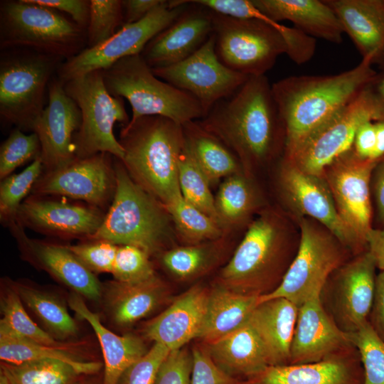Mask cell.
Wrapping results in <instances>:
<instances>
[{"mask_svg": "<svg viewBox=\"0 0 384 384\" xmlns=\"http://www.w3.org/2000/svg\"><path fill=\"white\" fill-rule=\"evenodd\" d=\"M213 35L219 60L247 76L265 75L278 57L287 53L281 33L257 19L234 18L213 12Z\"/></svg>", "mask_w": 384, "mask_h": 384, "instance_id": "8fae6325", "label": "cell"}, {"mask_svg": "<svg viewBox=\"0 0 384 384\" xmlns=\"http://www.w3.org/2000/svg\"><path fill=\"white\" fill-rule=\"evenodd\" d=\"M368 321L377 336L384 341V272L377 274L374 299Z\"/></svg>", "mask_w": 384, "mask_h": 384, "instance_id": "9f6ffc18", "label": "cell"}, {"mask_svg": "<svg viewBox=\"0 0 384 384\" xmlns=\"http://www.w3.org/2000/svg\"><path fill=\"white\" fill-rule=\"evenodd\" d=\"M117 187L98 230L88 240L133 245L150 256L165 251L176 235L165 206L139 186L114 157Z\"/></svg>", "mask_w": 384, "mask_h": 384, "instance_id": "5b68a950", "label": "cell"}, {"mask_svg": "<svg viewBox=\"0 0 384 384\" xmlns=\"http://www.w3.org/2000/svg\"><path fill=\"white\" fill-rule=\"evenodd\" d=\"M376 269L373 256L366 250L346 261L331 274L333 319L346 333L356 331L368 320Z\"/></svg>", "mask_w": 384, "mask_h": 384, "instance_id": "44dd1931", "label": "cell"}, {"mask_svg": "<svg viewBox=\"0 0 384 384\" xmlns=\"http://www.w3.org/2000/svg\"><path fill=\"white\" fill-rule=\"evenodd\" d=\"M223 237L213 241L171 247L161 253V262L170 273L179 279L197 277L218 260Z\"/></svg>", "mask_w": 384, "mask_h": 384, "instance_id": "8d00e7d4", "label": "cell"}, {"mask_svg": "<svg viewBox=\"0 0 384 384\" xmlns=\"http://www.w3.org/2000/svg\"><path fill=\"white\" fill-rule=\"evenodd\" d=\"M168 292L165 282L156 274L139 282H107L102 299L110 319L125 326L151 314L164 303Z\"/></svg>", "mask_w": 384, "mask_h": 384, "instance_id": "83f0119b", "label": "cell"}, {"mask_svg": "<svg viewBox=\"0 0 384 384\" xmlns=\"http://www.w3.org/2000/svg\"><path fill=\"white\" fill-rule=\"evenodd\" d=\"M372 202L375 206V219L380 228L384 226V156L378 160L370 178Z\"/></svg>", "mask_w": 384, "mask_h": 384, "instance_id": "11a10c76", "label": "cell"}, {"mask_svg": "<svg viewBox=\"0 0 384 384\" xmlns=\"http://www.w3.org/2000/svg\"><path fill=\"white\" fill-rule=\"evenodd\" d=\"M0 370L10 384H80L82 375L71 366L53 359L21 363L1 361Z\"/></svg>", "mask_w": 384, "mask_h": 384, "instance_id": "74e56055", "label": "cell"}, {"mask_svg": "<svg viewBox=\"0 0 384 384\" xmlns=\"http://www.w3.org/2000/svg\"><path fill=\"white\" fill-rule=\"evenodd\" d=\"M80 384H82V383Z\"/></svg>", "mask_w": 384, "mask_h": 384, "instance_id": "e7e4bbea", "label": "cell"}, {"mask_svg": "<svg viewBox=\"0 0 384 384\" xmlns=\"http://www.w3.org/2000/svg\"><path fill=\"white\" fill-rule=\"evenodd\" d=\"M164 206L171 218L176 235L188 245L215 240L225 235L216 220L188 203L182 196Z\"/></svg>", "mask_w": 384, "mask_h": 384, "instance_id": "f35d334b", "label": "cell"}, {"mask_svg": "<svg viewBox=\"0 0 384 384\" xmlns=\"http://www.w3.org/2000/svg\"><path fill=\"white\" fill-rule=\"evenodd\" d=\"M183 12L144 47L142 56L151 68L178 63L198 50L213 29V12L186 0Z\"/></svg>", "mask_w": 384, "mask_h": 384, "instance_id": "7402d4cb", "label": "cell"}, {"mask_svg": "<svg viewBox=\"0 0 384 384\" xmlns=\"http://www.w3.org/2000/svg\"><path fill=\"white\" fill-rule=\"evenodd\" d=\"M86 40L85 29L56 10L28 0L1 4V49L26 48L66 60L83 50Z\"/></svg>", "mask_w": 384, "mask_h": 384, "instance_id": "52a82bcc", "label": "cell"}, {"mask_svg": "<svg viewBox=\"0 0 384 384\" xmlns=\"http://www.w3.org/2000/svg\"><path fill=\"white\" fill-rule=\"evenodd\" d=\"M373 121H384V70L377 72L362 90Z\"/></svg>", "mask_w": 384, "mask_h": 384, "instance_id": "db71d44e", "label": "cell"}, {"mask_svg": "<svg viewBox=\"0 0 384 384\" xmlns=\"http://www.w3.org/2000/svg\"><path fill=\"white\" fill-rule=\"evenodd\" d=\"M298 309L287 299L274 298L258 303L249 318L270 366L289 363Z\"/></svg>", "mask_w": 384, "mask_h": 384, "instance_id": "4316f807", "label": "cell"}, {"mask_svg": "<svg viewBox=\"0 0 384 384\" xmlns=\"http://www.w3.org/2000/svg\"><path fill=\"white\" fill-rule=\"evenodd\" d=\"M353 346L349 334L325 309L321 294L299 307L289 364L318 362Z\"/></svg>", "mask_w": 384, "mask_h": 384, "instance_id": "603a6c76", "label": "cell"}, {"mask_svg": "<svg viewBox=\"0 0 384 384\" xmlns=\"http://www.w3.org/2000/svg\"><path fill=\"white\" fill-rule=\"evenodd\" d=\"M68 304L80 318L90 324L100 343L105 361L102 384H117L123 373L148 351L144 341L131 334L118 336L105 327L99 316L87 308L79 294L73 292Z\"/></svg>", "mask_w": 384, "mask_h": 384, "instance_id": "f546056e", "label": "cell"}, {"mask_svg": "<svg viewBox=\"0 0 384 384\" xmlns=\"http://www.w3.org/2000/svg\"><path fill=\"white\" fill-rule=\"evenodd\" d=\"M41 146L35 132L26 134L15 128L0 146V179L12 174L26 162L41 156Z\"/></svg>", "mask_w": 384, "mask_h": 384, "instance_id": "f6af8a7d", "label": "cell"}, {"mask_svg": "<svg viewBox=\"0 0 384 384\" xmlns=\"http://www.w3.org/2000/svg\"><path fill=\"white\" fill-rule=\"evenodd\" d=\"M354 348L318 362L271 366L245 384H363V369L358 351L352 356Z\"/></svg>", "mask_w": 384, "mask_h": 384, "instance_id": "cb8c5ba5", "label": "cell"}, {"mask_svg": "<svg viewBox=\"0 0 384 384\" xmlns=\"http://www.w3.org/2000/svg\"><path fill=\"white\" fill-rule=\"evenodd\" d=\"M122 162L142 188L168 205L181 196L178 161L185 146L183 126L162 116H144L122 126Z\"/></svg>", "mask_w": 384, "mask_h": 384, "instance_id": "277c9868", "label": "cell"}, {"mask_svg": "<svg viewBox=\"0 0 384 384\" xmlns=\"http://www.w3.org/2000/svg\"><path fill=\"white\" fill-rule=\"evenodd\" d=\"M124 25L122 1L91 0L87 27V48L96 46L113 36Z\"/></svg>", "mask_w": 384, "mask_h": 384, "instance_id": "ee69618b", "label": "cell"}, {"mask_svg": "<svg viewBox=\"0 0 384 384\" xmlns=\"http://www.w3.org/2000/svg\"><path fill=\"white\" fill-rule=\"evenodd\" d=\"M208 297L209 291L203 287H191L147 323L144 336L170 351L183 348L198 338L205 321Z\"/></svg>", "mask_w": 384, "mask_h": 384, "instance_id": "d4e9b609", "label": "cell"}, {"mask_svg": "<svg viewBox=\"0 0 384 384\" xmlns=\"http://www.w3.org/2000/svg\"><path fill=\"white\" fill-rule=\"evenodd\" d=\"M236 156L247 175L285 150V128L266 75L251 76L198 119Z\"/></svg>", "mask_w": 384, "mask_h": 384, "instance_id": "6da1fadb", "label": "cell"}, {"mask_svg": "<svg viewBox=\"0 0 384 384\" xmlns=\"http://www.w3.org/2000/svg\"><path fill=\"white\" fill-rule=\"evenodd\" d=\"M299 240L300 230L289 216L274 208L261 210L222 269L220 284L243 294H265L272 284H280Z\"/></svg>", "mask_w": 384, "mask_h": 384, "instance_id": "3957f363", "label": "cell"}, {"mask_svg": "<svg viewBox=\"0 0 384 384\" xmlns=\"http://www.w3.org/2000/svg\"><path fill=\"white\" fill-rule=\"evenodd\" d=\"M368 251L373 256L376 267L384 272V226L373 228L367 236Z\"/></svg>", "mask_w": 384, "mask_h": 384, "instance_id": "91938a15", "label": "cell"}, {"mask_svg": "<svg viewBox=\"0 0 384 384\" xmlns=\"http://www.w3.org/2000/svg\"><path fill=\"white\" fill-rule=\"evenodd\" d=\"M191 384H245L218 366L206 349L195 347L192 351Z\"/></svg>", "mask_w": 384, "mask_h": 384, "instance_id": "f907efd6", "label": "cell"}, {"mask_svg": "<svg viewBox=\"0 0 384 384\" xmlns=\"http://www.w3.org/2000/svg\"><path fill=\"white\" fill-rule=\"evenodd\" d=\"M348 334L363 365V384H384V341L377 336L368 321Z\"/></svg>", "mask_w": 384, "mask_h": 384, "instance_id": "7bdbcfd3", "label": "cell"}, {"mask_svg": "<svg viewBox=\"0 0 384 384\" xmlns=\"http://www.w3.org/2000/svg\"><path fill=\"white\" fill-rule=\"evenodd\" d=\"M370 60L330 75H294L272 85L285 128L284 158L290 157L332 115L356 98L377 73Z\"/></svg>", "mask_w": 384, "mask_h": 384, "instance_id": "7a4b0ae2", "label": "cell"}, {"mask_svg": "<svg viewBox=\"0 0 384 384\" xmlns=\"http://www.w3.org/2000/svg\"><path fill=\"white\" fill-rule=\"evenodd\" d=\"M48 102L35 123L40 141L43 171L68 165L76 158L74 137L81 124V112L58 78L48 85Z\"/></svg>", "mask_w": 384, "mask_h": 384, "instance_id": "d6986e66", "label": "cell"}, {"mask_svg": "<svg viewBox=\"0 0 384 384\" xmlns=\"http://www.w3.org/2000/svg\"><path fill=\"white\" fill-rule=\"evenodd\" d=\"M170 351L163 344L154 343L123 373L117 384H154L159 368Z\"/></svg>", "mask_w": 384, "mask_h": 384, "instance_id": "c3c4849f", "label": "cell"}, {"mask_svg": "<svg viewBox=\"0 0 384 384\" xmlns=\"http://www.w3.org/2000/svg\"><path fill=\"white\" fill-rule=\"evenodd\" d=\"M68 247L93 273H112L118 245L103 240H83Z\"/></svg>", "mask_w": 384, "mask_h": 384, "instance_id": "7dc6e473", "label": "cell"}, {"mask_svg": "<svg viewBox=\"0 0 384 384\" xmlns=\"http://www.w3.org/2000/svg\"><path fill=\"white\" fill-rule=\"evenodd\" d=\"M0 384H10L4 374L0 370Z\"/></svg>", "mask_w": 384, "mask_h": 384, "instance_id": "be15d7a7", "label": "cell"}, {"mask_svg": "<svg viewBox=\"0 0 384 384\" xmlns=\"http://www.w3.org/2000/svg\"><path fill=\"white\" fill-rule=\"evenodd\" d=\"M150 255L133 245H118L112 274L114 280L134 283L156 275Z\"/></svg>", "mask_w": 384, "mask_h": 384, "instance_id": "bcb514c9", "label": "cell"}, {"mask_svg": "<svg viewBox=\"0 0 384 384\" xmlns=\"http://www.w3.org/2000/svg\"><path fill=\"white\" fill-rule=\"evenodd\" d=\"M11 282L23 304L40 319L52 336L65 339L78 334L76 322L57 297L30 284Z\"/></svg>", "mask_w": 384, "mask_h": 384, "instance_id": "d590c367", "label": "cell"}, {"mask_svg": "<svg viewBox=\"0 0 384 384\" xmlns=\"http://www.w3.org/2000/svg\"><path fill=\"white\" fill-rule=\"evenodd\" d=\"M163 1L164 0L122 1L124 25L141 21Z\"/></svg>", "mask_w": 384, "mask_h": 384, "instance_id": "680465c9", "label": "cell"}, {"mask_svg": "<svg viewBox=\"0 0 384 384\" xmlns=\"http://www.w3.org/2000/svg\"><path fill=\"white\" fill-rule=\"evenodd\" d=\"M182 126L186 146L210 185L243 172L236 156L221 140L205 129L198 120Z\"/></svg>", "mask_w": 384, "mask_h": 384, "instance_id": "d6a6232c", "label": "cell"}, {"mask_svg": "<svg viewBox=\"0 0 384 384\" xmlns=\"http://www.w3.org/2000/svg\"><path fill=\"white\" fill-rule=\"evenodd\" d=\"M261 206L260 192L242 171L224 178L215 196L218 220L225 231L243 224Z\"/></svg>", "mask_w": 384, "mask_h": 384, "instance_id": "e575fe53", "label": "cell"}, {"mask_svg": "<svg viewBox=\"0 0 384 384\" xmlns=\"http://www.w3.org/2000/svg\"><path fill=\"white\" fill-rule=\"evenodd\" d=\"M375 144V123L373 121H367L357 129L353 143V149L359 158L372 159Z\"/></svg>", "mask_w": 384, "mask_h": 384, "instance_id": "6f0895ef", "label": "cell"}, {"mask_svg": "<svg viewBox=\"0 0 384 384\" xmlns=\"http://www.w3.org/2000/svg\"><path fill=\"white\" fill-rule=\"evenodd\" d=\"M376 132V144L372 159L378 160L384 156V121L374 122Z\"/></svg>", "mask_w": 384, "mask_h": 384, "instance_id": "94428289", "label": "cell"}, {"mask_svg": "<svg viewBox=\"0 0 384 384\" xmlns=\"http://www.w3.org/2000/svg\"><path fill=\"white\" fill-rule=\"evenodd\" d=\"M215 364L235 377L252 378L269 366L263 347L247 322L237 330L207 343Z\"/></svg>", "mask_w": 384, "mask_h": 384, "instance_id": "4dcf8cb0", "label": "cell"}, {"mask_svg": "<svg viewBox=\"0 0 384 384\" xmlns=\"http://www.w3.org/2000/svg\"><path fill=\"white\" fill-rule=\"evenodd\" d=\"M107 211L56 196L31 194L20 206L16 220L23 228L62 240H88L101 226Z\"/></svg>", "mask_w": 384, "mask_h": 384, "instance_id": "e0dca14e", "label": "cell"}, {"mask_svg": "<svg viewBox=\"0 0 384 384\" xmlns=\"http://www.w3.org/2000/svg\"><path fill=\"white\" fill-rule=\"evenodd\" d=\"M213 12L240 19H257L271 24L280 33L286 26L276 22L262 13L253 4L252 0H191Z\"/></svg>", "mask_w": 384, "mask_h": 384, "instance_id": "681fc988", "label": "cell"}, {"mask_svg": "<svg viewBox=\"0 0 384 384\" xmlns=\"http://www.w3.org/2000/svg\"><path fill=\"white\" fill-rule=\"evenodd\" d=\"M367 121H373V117L361 90L311 134L294 154L283 158L306 173L321 176L326 166L352 148L357 129Z\"/></svg>", "mask_w": 384, "mask_h": 384, "instance_id": "ac0fdd59", "label": "cell"}, {"mask_svg": "<svg viewBox=\"0 0 384 384\" xmlns=\"http://www.w3.org/2000/svg\"><path fill=\"white\" fill-rule=\"evenodd\" d=\"M178 182L182 197L219 223L211 185L186 144L178 161Z\"/></svg>", "mask_w": 384, "mask_h": 384, "instance_id": "60d3db41", "label": "cell"}, {"mask_svg": "<svg viewBox=\"0 0 384 384\" xmlns=\"http://www.w3.org/2000/svg\"><path fill=\"white\" fill-rule=\"evenodd\" d=\"M151 69L159 78L195 97L201 104L204 116L217 102L236 92L250 78L230 69L219 60L213 33L185 60Z\"/></svg>", "mask_w": 384, "mask_h": 384, "instance_id": "5bb4252c", "label": "cell"}, {"mask_svg": "<svg viewBox=\"0 0 384 384\" xmlns=\"http://www.w3.org/2000/svg\"><path fill=\"white\" fill-rule=\"evenodd\" d=\"M0 358L2 362L10 363L41 359L58 360L71 366L82 375L95 374L102 366L101 363L82 359L63 346H48L23 337L1 321Z\"/></svg>", "mask_w": 384, "mask_h": 384, "instance_id": "836d02e7", "label": "cell"}, {"mask_svg": "<svg viewBox=\"0 0 384 384\" xmlns=\"http://www.w3.org/2000/svg\"><path fill=\"white\" fill-rule=\"evenodd\" d=\"M1 282L0 306L3 317L0 321L17 334L33 341L48 346H62L28 316L11 279H4Z\"/></svg>", "mask_w": 384, "mask_h": 384, "instance_id": "ab89813d", "label": "cell"}, {"mask_svg": "<svg viewBox=\"0 0 384 384\" xmlns=\"http://www.w3.org/2000/svg\"><path fill=\"white\" fill-rule=\"evenodd\" d=\"M30 2L69 14L73 21L84 29L87 27L90 1L87 0H28Z\"/></svg>", "mask_w": 384, "mask_h": 384, "instance_id": "f5cc1de1", "label": "cell"}, {"mask_svg": "<svg viewBox=\"0 0 384 384\" xmlns=\"http://www.w3.org/2000/svg\"><path fill=\"white\" fill-rule=\"evenodd\" d=\"M102 74L109 92L129 102L130 120L157 115L183 125L204 116L195 97L156 76L141 54L118 60Z\"/></svg>", "mask_w": 384, "mask_h": 384, "instance_id": "8992f818", "label": "cell"}, {"mask_svg": "<svg viewBox=\"0 0 384 384\" xmlns=\"http://www.w3.org/2000/svg\"><path fill=\"white\" fill-rule=\"evenodd\" d=\"M43 172V165L39 156L20 173L12 174L1 180L0 220L4 226L7 227L16 220L20 206L32 192Z\"/></svg>", "mask_w": 384, "mask_h": 384, "instance_id": "b9f144b4", "label": "cell"}, {"mask_svg": "<svg viewBox=\"0 0 384 384\" xmlns=\"http://www.w3.org/2000/svg\"><path fill=\"white\" fill-rule=\"evenodd\" d=\"M374 64L377 65L380 70H384V48Z\"/></svg>", "mask_w": 384, "mask_h": 384, "instance_id": "6125c7cd", "label": "cell"}, {"mask_svg": "<svg viewBox=\"0 0 384 384\" xmlns=\"http://www.w3.org/2000/svg\"><path fill=\"white\" fill-rule=\"evenodd\" d=\"M260 296L240 293L221 284L215 287L209 292L206 315L198 338L210 343L245 324Z\"/></svg>", "mask_w": 384, "mask_h": 384, "instance_id": "1f68e13d", "label": "cell"}, {"mask_svg": "<svg viewBox=\"0 0 384 384\" xmlns=\"http://www.w3.org/2000/svg\"><path fill=\"white\" fill-rule=\"evenodd\" d=\"M59 60L23 48L21 53L1 56L0 115L4 121L23 132H33L46 107V88Z\"/></svg>", "mask_w": 384, "mask_h": 384, "instance_id": "30bf717a", "label": "cell"}, {"mask_svg": "<svg viewBox=\"0 0 384 384\" xmlns=\"http://www.w3.org/2000/svg\"><path fill=\"white\" fill-rule=\"evenodd\" d=\"M353 41L362 59L373 65L384 48V0H324Z\"/></svg>", "mask_w": 384, "mask_h": 384, "instance_id": "484cf974", "label": "cell"}, {"mask_svg": "<svg viewBox=\"0 0 384 384\" xmlns=\"http://www.w3.org/2000/svg\"><path fill=\"white\" fill-rule=\"evenodd\" d=\"M186 0L165 1L141 21L123 25L103 43L86 48L58 68L63 83L95 70H105L118 60L141 54L146 44L173 23L186 9Z\"/></svg>", "mask_w": 384, "mask_h": 384, "instance_id": "7c38bea8", "label": "cell"}, {"mask_svg": "<svg viewBox=\"0 0 384 384\" xmlns=\"http://www.w3.org/2000/svg\"><path fill=\"white\" fill-rule=\"evenodd\" d=\"M300 230L299 247L280 284L260 295L259 302L284 298L298 308L321 294L331 275L346 262L349 250L329 230L309 218H294Z\"/></svg>", "mask_w": 384, "mask_h": 384, "instance_id": "ba28073f", "label": "cell"}, {"mask_svg": "<svg viewBox=\"0 0 384 384\" xmlns=\"http://www.w3.org/2000/svg\"><path fill=\"white\" fill-rule=\"evenodd\" d=\"M254 5L272 20H287L295 28L315 38L340 44L344 31L324 0H252Z\"/></svg>", "mask_w": 384, "mask_h": 384, "instance_id": "f1b7e54d", "label": "cell"}, {"mask_svg": "<svg viewBox=\"0 0 384 384\" xmlns=\"http://www.w3.org/2000/svg\"><path fill=\"white\" fill-rule=\"evenodd\" d=\"M114 159L108 153L76 157L63 167L43 171L31 194L65 197L107 211L117 187Z\"/></svg>", "mask_w": 384, "mask_h": 384, "instance_id": "9a60e30c", "label": "cell"}, {"mask_svg": "<svg viewBox=\"0 0 384 384\" xmlns=\"http://www.w3.org/2000/svg\"><path fill=\"white\" fill-rule=\"evenodd\" d=\"M278 180L282 196L294 218L306 217L315 220L355 255L366 251L340 217L330 189L321 176L306 173L282 158Z\"/></svg>", "mask_w": 384, "mask_h": 384, "instance_id": "2e32d148", "label": "cell"}, {"mask_svg": "<svg viewBox=\"0 0 384 384\" xmlns=\"http://www.w3.org/2000/svg\"><path fill=\"white\" fill-rule=\"evenodd\" d=\"M192 353L185 348L171 351L161 364L154 384H191Z\"/></svg>", "mask_w": 384, "mask_h": 384, "instance_id": "816d5d0a", "label": "cell"}, {"mask_svg": "<svg viewBox=\"0 0 384 384\" xmlns=\"http://www.w3.org/2000/svg\"><path fill=\"white\" fill-rule=\"evenodd\" d=\"M7 228L24 260L46 272L81 297L93 301L102 299L103 284L72 252L68 245L31 238L17 220L11 222Z\"/></svg>", "mask_w": 384, "mask_h": 384, "instance_id": "ffe728a7", "label": "cell"}, {"mask_svg": "<svg viewBox=\"0 0 384 384\" xmlns=\"http://www.w3.org/2000/svg\"><path fill=\"white\" fill-rule=\"evenodd\" d=\"M378 160L359 158L352 146L326 166L321 175L340 217L365 250L373 228L370 178Z\"/></svg>", "mask_w": 384, "mask_h": 384, "instance_id": "4fadbf2b", "label": "cell"}, {"mask_svg": "<svg viewBox=\"0 0 384 384\" xmlns=\"http://www.w3.org/2000/svg\"><path fill=\"white\" fill-rule=\"evenodd\" d=\"M64 89L81 112V124L74 137L76 157L108 153L122 160L124 149L113 129L116 122L125 125L130 119L123 99L107 90L102 70L70 80L64 83Z\"/></svg>", "mask_w": 384, "mask_h": 384, "instance_id": "9c48e42d", "label": "cell"}]
</instances>
